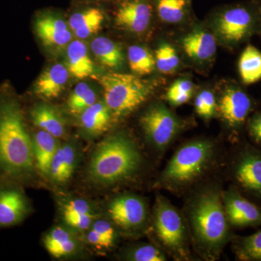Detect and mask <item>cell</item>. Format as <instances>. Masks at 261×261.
Returning a JSON list of instances; mask_svg holds the SVG:
<instances>
[{
    "label": "cell",
    "instance_id": "f546056e",
    "mask_svg": "<svg viewBox=\"0 0 261 261\" xmlns=\"http://www.w3.org/2000/svg\"><path fill=\"white\" fill-rule=\"evenodd\" d=\"M238 253L243 260L261 261V231L242 238L239 242Z\"/></svg>",
    "mask_w": 261,
    "mask_h": 261
},
{
    "label": "cell",
    "instance_id": "7c38bea8",
    "mask_svg": "<svg viewBox=\"0 0 261 261\" xmlns=\"http://www.w3.org/2000/svg\"><path fill=\"white\" fill-rule=\"evenodd\" d=\"M223 202L228 222L238 227L261 225V211L235 190L224 195Z\"/></svg>",
    "mask_w": 261,
    "mask_h": 261
},
{
    "label": "cell",
    "instance_id": "4dcf8cb0",
    "mask_svg": "<svg viewBox=\"0 0 261 261\" xmlns=\"http://www.w3.org/2000/svg\"><path fill=\"white\" fill-rule=\"evenodd\" d=\"M155 63L161 73H173L179 63L176 49L168 44H161L155 51Z\"/></svg>",
    "mask_w": 261,
    "mask_h": 261
},
{
    "label": "cell",
    "instance_id": "ac0fdd59",
    "mask_svg": "<svg viewBox=\"0 0 261 261\" xmlns=\"http://www.w3.org/2000/svg\"><path fill=\"white\" fill-rule=\"evenodd\" d=\"M32 138L36 169L48 177L51 161L60 145L58 139L43 130H38L32 135Z\"/></svg>",
    "mask_w": 261,
    "mask_h": 261
},
{
    "label": "cell",
    "instance_id": "d6986e66",
    "mask_svg": "<svg viewBox=\"0 0 261 261\" xmlns=\"http://www.w3.org/2000/svg\"><path fill=\"white\" fill-rule=\"evenodd\" d=\"M104 20V12L98 7L90 6L75 12L68 23L77 37L85 39L100 31Z\"/></svg>",
    "mask_w": 261,
    "mask_h": 261
},
{
    "label": "cell",
    "instance_id": "9c48e42d",
    "mask_svg": "<svg viewBox=\"0 0 261 261\" xmlns=\"http://www.w3.org/2000/svg\"><path fill=\"white\" fill-rule=\"evenodd\" d=\"M256 27L253 13L244 7L226 10L218 21V31L225 41L239 44L246 40Z\"/></svg>",
    "mask_w": 261,
    "mask_h": 261
},
{
    "label": "cell",
    "instance_id": "74e56055",
    "mask_svg": "<svg viewBox=\"0 0 261 261\" xmlns=\"http://www.w3.org/2000/svg\"><path fill=\"white\" fill-rule=\"evenodd\" d=\"M87 231L86 240H87V243L90 244L92 246L102 249H110L113 247V245L109 242L97 234L92 228H89Z\"/></svg>",
    "mask_w": 261,
    "mask_h": 261
},
{
    "label": "cell",
    "instance_id": "7402d4cb",
    "mask_svg": "<svg viewBox=\"0 0 261 261\" xmlns=\"http://www.w3.org/2000/svg\"><path fill=\"white\" fill-rule=\"evenodd\" d=\"M43 243L47 251L56 258L71 256L80 248L74 235L63 226H57L51 228L46 233Z\"/></svg>",
    "mask_w": 261,
    "mask_h": 261
},
{
    "label": "cell",
    "instance_id": "484cf974",
    "mask_svg": "<svg viewBox=\"0 0 261 261\" xmlns=\"http://www.w3.org/2000/svg\"><path fill=\"white\" fill-rule=\"evenodd\" d=\"M239 73L242 82L246 85L255 84L261 80V53L252 44L245 48L238 63Z\"/></svg>",
    "mask_w": 261,
    "mask_h": 261
},
{
    "label": "cell",
    "instance_id": "e0dca14e",
    "mask_svg": "<svg viewBox=\"0 0 261 261\" xmlns=\"http://www.w3.org/2000/svg\"><path fill=\"white\" fill-rule=\"evenodd\" d=\"M235 177L244 188L261 197V154H244L235 168Z\"/></svg>",
    "mask_w": 261,
    "mask_h": 261
},
{
    "label": "cell",
    "instance_id": "8992f818",
    "mask_svg": "<svg viewBox=\"0 0 261 261\" xmlns=\"http://www.w3.org/2000/svg\"><path fill=\"white\" fill-rule=\"evenodd\" d=\"M154 227L161 241L170 250L181 252L185 247V226L178 211L163 197L154 206Z\"/></svg>",
    "mask_w": 261,
    "mask_h": 261
},
{
    "label": "cell",
    "instance_id": "d590c367",
    "mask_svg": "<svg viewBox=\"0 0 261 261\" xmlns=\"http://www.w3.org/2000/svg\"><path fill=\"white\" fill-rule=\"evenodd\" d=\"M98 218L96 214L78 215L63 217V221L70 228L80 231H87Z\"/></svg>",
    "mask_w": 261,
    "mask_h": 261
},
{
    "label": "cell",
    "instance_id": "603a6c76",
    "mask_svg": "<svg viewBox=\"0 0 261 261\" xmlns=\"http://www.w3.org/2000/svg\"><path fill=\"white\" fill-rule=\"evenodd\" d=\"M33 123L40 130L50 134L56 138H63L66 134V124L61 113L53 106L39 104L31 111Z\"/></svg>",
    "mask_w": 261,
    "mask_h": 261
},
{
    "label": "cell",
    "instance_id": "f1b7e54d",
    "mask_svg": "<svg viewBox=\"0 0 261 261\" xmlns=\"http://www.w3.org/2000/svg\"><path fill=\"white\" fill-rule=\"evenodd\" d=\"M185 0H158L157 9L160 18L168 23H178L185 15Z\"/></svg>",
    "mask_w": 261,
    "mask_h": 261
},
{
    "label": "cell",
    "instance_id": "4fadbf2b",
    "mask_svg": "<svg viewBox=\"0 0 261 261\" xmlns=\"http://www.w3.org/2000/svg\"><path fill=\"white\" fill-rule=\"evenodd\" d=\"M152 16L150 6L145 0H122L115 13L118 27L140 34L148 27Z\"/></svg>",
    "mask_w": 261,
    "mask_h": 261
},
{
    "label": "cell",
    "instance_id": "d6a6232c",
    "mask_svg": "<svg viewBox=\"0 0 261 261\" xmlns=\"http://www.w3.org/2000/svg\"><path fill=\"white\" fill-rule=\"evenodd\" d=\"M127 259L134 261H164L166 256L157 247L145 244L130 250Z\"/></svg>",
    "mask_w": 261,
    "mask_h": 261
},
{
    "label": "cell",
    "instance_id": "3957f363",
    "mask_svg": "<svg viewBox=\"0 0 261 261\" xmlns=\"http://www.w3.org/2000/svg\"><path fill=\"white\" fill-rule=\"evenodd\" d=\"M190 221L199 245L208 253H217L228 235L227 216L217 190L209 189L196 197L190 211Z\"/></svg>",
    "mask_w": 261,
    "mask_h": 261
},
{
    "label": "cell",
    "instance_id": "cb8c5ba5",
    "mask_svg": "<svg viewBox=\"0 0 261 261\" xmlns=\"http://www.w3.org/2000/svg\"><path fill=\"white\" fill-rule=\"evenodd\" d=\"M183 49L187 56L198 61L210 59L216 51V41L210 33L195 31L182 41Z\"/></svg>",
    "mask_w": 261,
    "mask_h": 261
},
{
    "label": "cell",
    "instance_id": "7a4b0ae2",
    "mask_svg": "<svg viewBox=\"0 0 261 261\" xmlns=\"http://www.w3.org/2000/svg\"><path fill=\"white\" fill-rule=\"evenodd\" d=\"M142 164V154L133 140L123 134H114L94 149L87 176L95 186H115L134 177Z\"/></svg>",
    "mask_w": 261,
    "mask_h": 261
},
{
    "label": "cell",
    "instance_id": "836d02e7",
    "mask_svg": "<svg viewBox=\"0 0 261 261\" xmlns=\"http://www.w3.org/2000/svg\"><path fill=\"white\" fill-rule=\"evenodd\" d=\"M62 216L63 217L78 215L95 214L92 204L82 198H73L65 201L62 205Z\"/></svg>",
    "mask_w": 261,
    "mask_h": 261
},
{
    "label": "cell",
    "instance_id": "44dd1931",
    "mask_svg": "<svg viewBox=\"0 0 261 261\" xmlns=\"http://www.w3.org/2000/svg\"><path fill=\"white\" fill-rule=\"evenodd\" d=\"M66 67L72 76L79 80L89 78L95 72L88 49L82 41H72L67 47Z\"/></svg>",
    "mask_w": 261,
    "mask_h": 261
},
{
    "label": "cell",
    "instance_id": "2e32d148",
    "mask_svg": "<svg viewBox=\"0 0 261 261\" xmlns=\"http://www.w3.org/2000/svg\"><path fill=\"white\" fill-rule=\"evenodd\" d=\"M79 160L78 149L73 144L60 145L51 161L48 178L56 185H65L73 176Z\"/></svg>",
    "mask_w": 261,
    "mask_h": 261
},
{
    "label": "cell",
    "instance_id": "8d00e7d4",
    "mask_svg": "<svg viewBox=\"0 0 261 261\" xmlns=\"http://www.w3.org/2000/svg\"><path fill=\"white\" fill-rule=\"evenodd\" d=\"M90 228H92L99 236L109 242L113 246L114 245L116 240V232L110 221L105 219H99L97 218L94 221Z\"/></svg>",
    "mask_w": 261,
    "mask_h": 261
},
{
    "label": "cell",
    "instance_id": "9a60e30c",
    "mask_svg": "<svg viewBox=\"0 0 261 261\" xmlns=\"http://www.w3.org/2000/svg\"><path fill=\"white\" fill-rule=\"evenodd\" d=\"M69 77V72L61 63L51 65L41 73L34 84V93L44 99L59 97L64 90Z\"/></svg>",
    "mask_w": 261,
    "mask_h": 261
},
{
    "label": "cell",
    "instance_id": "277c9868",
    "mask_svg": "<svg viewBox=\"0 0 261 261\" xmlns=\"http://www.w3.org/2000/svg\"><path fill=\"white\" fill-rule=\"evenodd\" d=\"M105 103L113 117L129 114L147 100L153 87L150 82L128 73L110 72L99 78Z\"/></svg>",
    "mask_w": 261,
    "mask_h": 261
},
{
    "label": "cell",
    "instance_id": "83f0119b",
    "mask_svg": "<svg viewBox=\"0 0 261 261\" xmlns=\"http://www.w3.org/2000/svg\"><path fill=\"white\" fill-rule=\"evenodd\" d=\"M128 59L132 71L141 75L152 73L156 65L154 56L146 48L141 46H130Z\"/></svg>",
    "mask_w": 261,
    "mask_h": 261
},
{
    "label": "cell",
    "instance_id": "5bb4252c",
    "mask_svg": "<svg viewBox=\"0 0 261 261\" xmlns=\"http://www.w3.org/2000/svg\"><path fill=\"white\" fill-rule=\"evenodd\" d=\"M251 109V99L240 87H229L220 100V112L224 121L233 128L241 126L245 123Z\"/></svg>",
    "mask_w": 261,
    "mask_h": 261
},
{
    "label": "cell",
    "instance_id": "1f68e13d",
    "mask_svg": "<svg viewBox=\"0 0 261 261\" xmlns=\"http://www.w3.org/2000/svg\"><path fill=\"white\" fill-rule=\"evenodd\" d=\"M193 84L188 80H178L168 89L166 97L173 106L188 102L193 92Z\"/></svg>",
    "mask_w": 261,
    "mask_h": 261
},
{
    "label": "cell",
    "instance_id": "5b68a950",
    "mask_svg": "<svg viewBox=\"0 0 261 261\" xmlns=\"http://www.w3.org/2000/svg\"><path fill=\"white\" fill-rule=\"evenodd\" d=\"M212 154V145L207 141H196L184 145L165 168L161 183L170 187L190 183L204 171Z\"/></svg>",
    "mask_w": 261,
    "mask_h": 261
},
{
    "label": "cell",
    "instance_id": "f35d334b",
    "mask_svg": "<svg viewBox=\"0 0 261 261\" xmlns=\"http://www.w3.org/2000/svg\"><path fill=\"white\" fill-rule=\"evenodd\" d=\"M250 132L253 138L261 143V113L252 118L250 124Z\"/></svg>",
    "mask_w": 261,
    "mask_h": 261
},
{
    "label": "cell",
    "instance_id": "ffe728a7",
    "mask_svg": "<svg viewBox=\"0 0 261 261\" xmlns=\"http://www.w3.org/2000/svg\"><path fill=\"white\" fill-rule=\"evenodd\" d=\"M80 125L87 137L94 138L107 132L113 115L106 103L96 102L80 115Z\"/></svg>",
    "mask_w": 261,
    "mask_h": 261
},
{
    "label": "cell",
    "instance_id": "4316f807",
    "mask_svg": "<svg viewBox=\"0 0 261 261\" xmlns=\"http://www.w3.org/2000/svg\"><path fill=\"white\" fill-rule=\"evenodd\" d=\"M97 102L95 92L88 84H77L70 93L67 102L70 113L75 116H80L87 108Z\"/></svg>",
    "mask_w": 261,
    "mask_h": 261
},
{
    "label": "cell",
    "instance_id": "6da1fadb",
    "mask_svg": "<svg viewBox=\"0 0 261 261\" xmlns=\"http://www.w3.org/2000/svg\"><path fill=\"white\" fill-rule=\"evenodd\" d=\"M37 171L20 99L8 85L0 88V181L24 183Z\"/></svg>",
    "mask_w": 261,
    "mask_h": 261
},
{
    "label": "cell",
    "instance_id": "ba28073f",
    "mask_svg": "<svg viewBox=\"0 0 261 261\" xmlns=\"http://www.w3.org/2000/svg\"><path fill=\"white\" fill-rule=\"evenodd\" d=\"M110 219L126 231L139 229L147 219V207L138 196L124 195L113 199L108 206Z\"/></svg>",
    "mask_w": 261,
    "mask_h": 261
},
{
    "label": "cell",
    "instance_id": "d4e9b609",
    "mask_svg": "<svg viewBox=\"0 0 261 261\" xmlns=\"http://www.w3.org/2000/svg\"><path fill=\"white\" fill-rule=\"evenodd\" d=\"M91 49L96 59L103 66L118 68L124 63V55L121 47L108 38H95L91 44Z\"/></svg>",
    "mask_w": 261,
    "mask_h": 261
},
{
    "label": "cell",
    "instance_id": "52a82bcc",
    "mask_svg": "<svg viewBox=\"0 0 261 261\" xmlns=\"http://www.w3.org/2000/svg\"><path fill=\"white\" fill-rule=\"evenodd\" d=\"M140 124L149 142L163 149L169 145L178 130V122L163 106L149 108L140 118Z\"/></svg>",
    "mask_w": 261,
    "mask_h": 261
},
{
    "label": "cell",
    "instance_id": "e575fe53",
    "mask_svg": "<svg viewBox=\"0 0 261 261\" xmlns=\"http://www.w3.org/2000/svg\"><path fill=\"white\" fill-rule=\"evenodd\" d=\"M196 112L204 118H210L214 115L216 108V100L210 91H202L196 97L195 101Z\"/></svg>",
    "mask_w": 261,
    "mask_h": 261
},
{
    "label": "cell",
    "instance_id": "8fae6325",
    "mask_svg": "<svg viewBox=\"0 0 261 261\" xmlns=\"http://www.w3.org/2000/svg\"><path fill=\"white\" fill-rule=\"evenodd\" d=\"M30 211L27 196L13 185L0 186V227L21 222Z\"/></svg>",
    "mask_w": 261,
    "mask_h": 261
},
{
    "label": "cell",
    "instance_id": "30bf717a",
    "mask_svg": "<svg viewBox=\"0 0 261 261\" xmlns=\"http://www.w3.org/2000/svg\"><path fill=\"white\" fill-rule=\"evenodd\" d=\"M34 30L44 46L51 49L68 47L73 37L64 19L51 11L43 12L36 17Z\"/></svg>",
    "mask_w": 261,
    "mask_h": 261
}]
</instances>
